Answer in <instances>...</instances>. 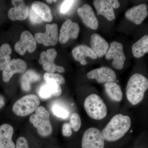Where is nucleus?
<instances>
[{"label":"nucleus","instance_id":"1","mask_svg":"<svg viewBox=\"0 0 148 148\" xmlns=\"http://www.w3.org/2000/svg\"><path fill=\"white\" fill-rule=\"evenodd\" d=\"M131 119L127 116L116 115L111 119L102 131L105 140L114 142L124 136L131 126Z\"/></svg>","mask_w":148,"mask_h":148},{"label":"nucleus","instance_id":"2","mask_svg":"<svg viewBox=\"0 0 148 148\" xmlns=\"http://www.w3.org/2000/svg\"><path fill=\"white\" fill-rule=\"evenodd\" d=\"M148 88L147 79L141 74H134L130 78L126 88L127 100L132 105H137L143 100Z\"/></svg>","mask_w":148,"mask_h":148},{"label":"nucleus","instance_id":"3","mask_svg":"<svg viewBox=\"0 0 148 148\" xmlns=\"http://www.w3.org/2000/svg\"><path fill=\"white\" fill-rule=\"evenodd\" d=\"M29 117V121L42 137H47L52 134L53 127L50 121L49 112L43 106H39Z\"/></svg>","mask_w":148,"mask_h":148},{"label":"nucleus","instance_id":"4","mask_svg":"<svg viewBox=\"0 0 148 148\" xmlns=\"http://www.w3.org/2000/svg\"><path fill=\"white\" fill-rule=\"evenodd\" d=\"M84 108L88 116L96 120L103 119L108 114L106 104L97 94H90L86 98Z\"/></svg>","mask_w":148,"mask_h":148},{"label":"nucleus","instance_id":"5","mask_svg":"<svg viewBox=\"0 0 148 148\" xmlns=\"http://www.w3.org/2000/svg\"><path fill=\"white\" fill-rule=\"evenodd\" d=\"M40 103V99L36 95L29 94L20 98L14 104L12 111L18 116H27L36 111Z\"/></svg>","mask_w":148,"mask_h":148},{"label":"nucleus","instance_id":"6","mask_svg":"<svg viewBox=\"0 0 148 148\" xmlns=\"http://www.w3.org/2000/svg\"><path fill=\"white\" fill-rule=\"evenodd\" d=\"M105 139L100 130L90 127L86 130L83 135L82 148H104Z\"/></svg>","mask_w":148,"mask_h":148},{"label":"nucleus","instance_id":"7","mask_svg":"<svg viewBox=\"0 0 148 148\" xmlns=\"http://www.w3.org/2000/svg\"><path fill=\"white\" fill-rule=\"evenodd\" d=\"M106 58L107 60H113L112 65L115 69L117 70L122 69L126 60L122 44L116 41L111 43L108 50L106 53Z\"/></svg>","mask_w":148,"mask_h":148},{"label":"nucleus","instance_id":"8","mask_svg":"<svg viewBox=\"0 0 148 148\" xmlns=\"http://www.w3.org/2000/svg\"><path fill=\"white\" fill-rule=\"evenodd\" d=\"M57 53L54 49H49L47 51H43L40 54L39 63L42 65L43 69L48 73H53L54 72L63 73L65 69L62 66L56 65L54 63Z\"/></svg>","mask_w":148,"mask_h":148},{"label":"nucleus","instance_id":"9","mask_svg":"<svg viewBox=\"0 0 148 148\" xmlns=\"http://www.w3.org/2000/svg\"><path fill=\"white\" fill-rule=\"evenodd\" d=\"M36 41L46 47L54 46L58 41V27L56 24H47L44 33H38L35 35Z\"/></svg>","mask_w":148,"mask_h":148},{"label":"nucleus","instance_id":"10","mask_svg":"<svg viewBox=\"0 0 148 148\" xmlns=\"http://www.w3.org/2000/svg\"><path fill=\"white\" fill-rule=\"evenodd\" d=\"M36 48L37 42L34 37L28 31L22 32L20 40L14 46L16 52L21 56L24 55L27 51L29 53H33Z\"/></svg>","mask_w":148,"mask_h":148},{"label":"nucleus","instance_id":"11","mask_svg":"<svg viewBox=\"0 0 148 148\" xmlns=\"http://www.w3.org/2000/svg\"><path fill=\"white\" fill-rule=\"evenodd\" d=\"M79 32L78 24L69 18L64 22L61 27L58 40L62 44H66L69 39H76Z\"/></svg>","mask_w":148,"mask_h":148},{"label":"nucleus","instance_id":"12","mask_svg":"<svg viewBox=\"0 0 148 148\" xmlns=\"http://www.w3.org/2000/svg\"><path fill=\"white\" fill-rule=\"evenodd\" d=\"M87 76L90 79H96L99 83L113 82L116 79L115 72L108 67L94 69L88 72Z\"/></svg>","mask_w":148,"mask_h":148},{"label":"nucleus","instance_id":"13","mask_svg":"<svg viewBox=\"0 0 148 148\" xmlns=\"http://www.w3.org/2000/svg\"><path fill=\"white\" fill-rule=\"evenodd\" d=\"M27 69V63L24 60L20 58L12 59L3 71V80L5 82H8L14 75L24 73Z\"/></svg>","mask_w":148,"mask_h":148},{"label":"nucleus","instance_id":"14","mask_svg":"<svg viewBox=\"0 0 148 148\" xmlns=\"http://www.w3.org/2000/svg\"><path fill=\"white\" fill-rule=\"evenodd\" d=\"M12 3L14 7L9 10L8 16L10 19L13 21L25 20L29 16V10L24 1L13 0Z\"/></svg>","mask_w":148,"mask_h":148},{"label":"nucleus","instance_id":"15","mask_svg":"<svg viewBox=\"0 0 148 148\" xmlns=\"http://www.w3.org/2000/svg\"><path fill=\"white\" fill-rule=\"evenodd\" d=\"M77 13L87 27L93 30L98 29V19L92 8L89 5L86 4L82 7L78 9Z\"/></svg>","mask_w":148,"mask_h":148},{"label":"nucleus","instance_id":"16","mask_svg":"<svg viewBox=\"0 0 148 148\" xmlns=\"http://www.w3.org/2000/svg\"><path fill=\"white\" fill-rule=\"evenodd\" d=\"M147 6L141 4L127 10L125 13L126 18L137 25L140 24L148 16Z\"/></svg>","mask_w":148,"mask_h":148},{"label":"nucleus","instance_id":"17","mask_svg":"<svg viewBox=\"0 0 148 148\" xmlns=\"http://www.w3.org/2000/svg\"><path fill=\"white\" fill-rule=\"evenodd\" d=\"M14 128L10 125L3 124L0 126V148H16L12 141Z\"/></svg>","mask_w":148,"mask_h":148},{"label":"nucleus","instance_id":"18","mask_svg":"<svg viewBox=\"0 0 148 148\" xmlns=\"http://www.w3.org/2000/svg\"><path fill=\"white\" fill-rule=\"evenodd\" d=\"M72 55L76 61L80 62L81 64L86 65L87 64L86 58L89 57L92 59L97 58V56L91 48L85 45H79L72 51Z\"/></svg>","mask_w":148,"mask_h":148},{"label":"nucleus","instance_id":"19","mask_svg":"<svg viewBox=\"0 0 148 148\" xmlns=\"http://www.w3.org/2000/svg\"><path fill=\"white\" fill-rule=\"evenodd\" d=\"M91 48L99 57L106 55L109 48L108 42L100 35L92 34L90 40Z\"/></svg>","mask_w":148,"mask_h":148},{"label":"nucleus","instance_id":"20","mask_svg":"<svg viewBox=\"0 0 148 148\" xmlns=\"http://www.w3.org/2000/svg\"><path fill=\"white\" fill-rule=\"evenodd\" d=\"M62 93L60 85L57 83L49 82H46L40 88L39 95L44 99H48L53 96H59Z\"/></svg>","mask_w":148,"mask_h":148},{"label":"nucleus","instance_id":"21","mask_svg":"<svg viewBox=\"0 0 148 148\" xmlns=\"http://www.w3.org/2000/svg\"><path fill=\"white\" fill-rule=\"evenodd\" d=\"M98 15L101 14L109 21H112L115 18V14L113 8L110 5L104 0H96L93 1Z\"/></svg>","mask_w":148,"mask_h":148},{"label":"nucleus","instance_id":"22","mask_svg":"<svg viewBox=\"0 0 148 148\" xmlns=\"http://www.w3.org/2000/svg\"><path fill=\"white\" fill-rule=\"evenodd\" d=\"M32 9L40 17L43 21L49 22L53 20L50 8L47 5L40 1H35L32 3Z\"/></svg>","mask_w":148,"mask_h":148},{"label":"nucleus","instance_id":"23","mask_svg":"<svg viewBox=\"0 0 148 148\" xmlns=\"http://www.w3.org/2000/svg\"><path fill=\"white\" fill-rule=\"evenodd\" d=\"M40 76L35 71L32 70H28L21 77V88L24 91H29L31 90V84L38 81L40 79Z\"/></svg>","mask_w":148,"mask_h":148},{"label":"nucleus","instance_id":"24","mask_svg":"<svg viewBox=\"0 0 148 148\" xmlns=\"http://www.w3.org/2000/svg\"><path fill=\"white\" fill-rule=\"evenodd\" d=\"M133 55L137 58L143 57L148 52V36L145 35L133 45L132 47Z\"/></svg>","mask_w":148,"mask_h":148},{"label":"nucleus","instance_id":"25","mask_svg":"<svg viewBox=\"0 0 148 148\" xmlns=\"http://www.w3.org/2000/svg\"><path fill=\"white\" fill-rule=\"evenodd\" d=\"M106 93L111 100L120 102L123 99V92L119 85L116 83H107L105 84Z\"/></svg>","mask_w":148,"mask_h":148},{"label":"nucleus","instance_id":"26","mask_svg":"<svg viewBox=\"0 0 148 148\" xmlns=\"http://www.w3.org/2000/svg\"><path fill=\"white\" fill-rule=\"evenodd\" d=\"M12 51L8 44H4L0 47V71H3L10 62Z\"/></svg>","mask_w":148,"mask_h":148},{"label":"nucleus","instance_id":"27","mask_svg":"<svg viewBox=\"0 0 148 148\" xmlns=\"http://www.w3.org/2000/svg\"><path fill=\"white\" fill-rule=\"evenodd\" d=\"M44 79L46 82H52L57 83L59 85L64 84L65 83L64 77L59 74L54 73H45L44 75Z\"/></svg>","mask_w":148,"mask_h":148},{"label":"nucleus","instance_id":"28","mask_svg":"<svg viewBox=\"0 0 148 148\" xmlns=\"http://www.w3.org/2000/svg\"><path fill=\"white\" fill-rule=\"evenodd\" d=\"M52 111L54 115L62 119H66L69 115V112L67 109L58 104L53 105Z\"/></svg>","mask_w":148,"mask_h":148},{"label":"nucleus","instance_id":"29","mask_svg":"<svg viewBox=\"0 0 148 148\" xmlns=\"http://www.w3.org/2000/svg\"><path fill=\"white\" fill-rule=\"evenodd\" d=\"M70 123L74 131L76 132L79 131L81 126L82 123L79 115L76 113L72 114L70 119Z\"/></svg>","mask_w":148,"mask_h":148},{"label":"nucleus","instance_id":"30","mask_svg":"<svg viewBox=\"0 0 148 148\" xmlns=\"http://www.w3.org/2000/svg\"><path fill=\"white\" fill-rule=\"evenodd\" d=\"M29 19L33 24H40L43 21L40 17L35 12L32 8L29 12Z\"/></svg>","mask_w":148,"mask_h":148},{"label":"nucleus","instance_id":"31","mask_svg":"<svg viewBox=\"0 0 148 148\" xmlns=\"http://www.w3.org/2000/svg\"><path fill=\"white\" fill-rule=\"evenodd\" d=\"M75 1H64L60 7V12L63 14L68 12Z\"/></svg>","mask_w":148,"mask_h":148},{"label":"nucleus","instance_id":"32","mask_svg":"<svg viewBox=\"0 0 148 148\" xmlns=\"http://www.w3.org/2000/svg\"><path fill=\"white\" fill-rule=\"evenodd\" d=\"M72 127L69 123H65L62 126V134L65 137H70L72 135Z\"/></svg>","mask_w":148,"mask_h":148},{"label":"nucleus","instance_id":"33","mask_svg":"<svg viewBox=\"0 0 148 148\" xmlns=\"http://www.w3.org/2000/svg\"><path fill=\"white\" fill-rule=\"evenodd\" d=\"M16 148H29L28 141L24 137H19L16 142Z\"/></svg>","mask_w":148,"mask_h":148},{"label":"nucleus","instance_id":"34","mask_svg":"<svg viewBox=\"0 0 148 148\" xmlns=\"http://www.w3.org/2000/svg\"><path fill=\"white\" fill-rule=\"evenodd\" d=\"M107 1L110 5L113 8H118L120 5L119 2L116 0H111V1L110 0V1Z\"/></svg>","mask_w":148,"mask_h":148},{"label":"nucleus","instance_id":"35","mask_svg":"<svg viewBox=\"0 0 148 148\" xmlns=\"http://www.w3.org/2000/svg\"><path fill=\"white\" fill-rule=\"evenodd\" d=\"M5 104V101L4 97L2 95H0V109L4 106Z\"/></svg>","mask_w":148,"mask_h":148},{"label":"nucleus","instance_id":"36","mask_svg":"<svg viewBox=\"0 0 148 148\" xmlns=\"http://www.w3.org/2000/svg\"><path fill=\"white\" fill-rule=\"evenodd\" d=\"M57 1H47V3H48L50 4L53 2H56Z\"/></svg>","mask_w":148,"mask_h":148}]
</instances>
